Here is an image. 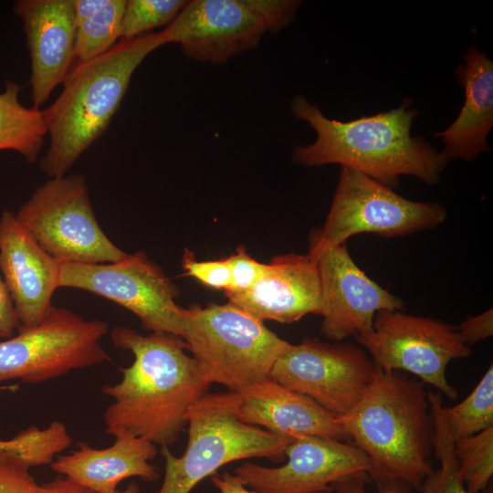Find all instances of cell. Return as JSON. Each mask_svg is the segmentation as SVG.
Instances as JSON below:
<instances>
[{"label": "cell", "instance_id": "cell-22", "mask_svg": "<svg viewBox=\"0 0 493 493\" xmlns=\"http://www.w3.org/2000/svg\"><path fill=\"white\" fill-rule=\"evenodd\" d=\"M21 90L20 84L7 80L0 91V151H15L33 163L47 131L42 110L23 105Z\"/></svg>", "mask_w": 493, "mask_h": 493}, {"label": "cell", "instance_id": "cell-10", "mask_svg": "<svg viewBox=\"0 0 493 493\" xmlns=\"http://www.w3.org/2000/svg\"><path fill=\"white\" fill-rule=\"evenodd\" d=\"M446 218V210L440 204L404 198L390 186L341 166L330 212L319 233L325 242L340 245L362 233L408 236L433 229Z\"/></svg>", "mask_w": 493, "mask_h": 493}, {"label": "cell", "instance_id": "cell-7", "mask_svg": "<svg viewBox=\"0 0 493 493\" xmlns=\"http://www.w3.org/2000/svg\"><path fill=\"white\" fill-rule=\"evenodd\" d=\"M16 217L60 263H112L127 255L100 226L80 174L49 178L19 207Z\"/></svg>", "mask_w": 493, "mask_h": 493}, {"label": "cell", "instance_id": "cell-26", "mask_svg": "<svg viewBox=\"0 0 493 493\" xmlns=\"http://www.w3.org/2000/svg\"><path fill=\"white\" fill-rule=\"evenodd\" d=\"M71 443L66 425L53 421L45 429L30 426L10 439L0 440V448L16 456L30 468L52 464L55 456Z\"/></svg>", "mask_w": 493, "mask_h": 493}, {"label": "cell", "instance_id": "cell-28", "mask_svg": "<svg viewBox=\"0 0 493 493\" xmlns=\"http://www.w3.org/2000/svg\"><path fill=\"white\" fill-rule=\"evenodd\" d=\"M184 0H129L126 3L121 40H131L170 25L184 7Z\"/></svg>", "mask_w": 493, "mask_h": 493}, {"label": "cell", "instance_id": "cell-11", "mask_svg": "<svg viewBox=\"0 0 493 493\" xmlns=\"http://www.w3.org/2000/svg\"><path fill=\"white\" fill-rule=\"evenodd\" d=\"M355 338L383 370L411 372L448 398H457L447 382L446 367L452 360L467 358L471 350L456 327L402 310H382L375 315L372 331Z\"/></svg>", "mask_w": 493, "mask_h": 493}, {"label": "cell", "instance_id": "cell-35", "mask_svg": "<svg viewBox=\"0 0 493 493\" xmlns=\"http://www.w3.org/2000/svg\"><path fill=\"white\" fill-rule=\"evenodd\" d=\"M17 326L13 302L0 270V338L12 337Z\"/></svg>", "mask_w": 493, "mask_h": 493}, {"label": "cell", "instance_id": "cell-19", "mask_svg": "<svg viewBox=\"0 0 493 493\" xmlns=\"http://www.w3.org/2000/svg\"><path fill=\"white\" fill-rule=\"evenodd\" d=\"M238 393V419L294 441L304 435L348 439L338 416L270 377Z\"/></svg>", "mask_w": 493, "mask_h": 493}, {"label": "cell", "instance_id": "cell-18", "mask_svg": "<svg viewBox=\"0 0 493 493\" xmlns=\"http://www.w3.org/2000/svg\"><path fill=\"white\" fill-rule=\"evenodd\" d=\"M226 296L262 321L291 323L308 314L320 315L322 309L319 271L309 253L273 257L249 289Z\"/></svg>", "mask_w": 493, "mask_h": 493}, {"label": "cell", "instance_id": "cell-30", "mask_svg": "<svg viewBox=\"0 0 493 493\" xmlns=\"http://www.w3.org/2000/svg\"><path fill=\"white\" fill-rule=\"evenodd\" d=\"M183 267L187 276L215 289L228 290L231 286V272L226 258L197 261L192 252L183 257Z\"/></svg>", "mask_w": 493, "mask_h": 493}, {"label": "cell", "instance_id": "cell-36", "mask_svg": "<svg viewBox=\"0 0 493 493\" xmlns=\"http://www.w3.org/2000/svg\"><path fill=\"white\" fill-rule=\"evenodd\" d=\"M211 481L220 493H258L253 489L249 490L236 475L227 471L214 474L211 476Z\"/></svg>", "mask_w": 493, "mask_h": 493}, {"label": "cell", "instance_id": "cell-37", "mask_svg": "<svg viewBox=\"0 0 493 493\" xmlns=\"http://www.w3.org/2000/svg\"><path fill=\"white\" fill-rule=\"evenodd\" d=\"M38 493H96L64 477L39 486Z\"/></svg>", "mask_w": 493, "mask_h": 493}, {"label": "cell", "instance_id": "cell-23", "mask_svg": "<svg viewBox=\"0 0 493 493\" xmlns=\"http://www.w3.org/2000/svg\"><path fill=\"white\" fill-rule=\"evenodd\" d=\"M428 402L434 420L433 446L440 467L431 472L418 489L420 493H470L459 475L455 456V441L443 413L440 393H429ZM481 493H493L492 483Z\"/></svg>", "mask_w": 493, "mask_h": 493}, {"label": "cell", "instance_id": "cell-33", "mask_svg": "<svg viewBox=\"0 0 493 493\" xmlns=\"http://www.w3.org/2000/svg\"><path fill=\"white\" fill-rule=\"evenodd\" d=\"M456 330L463 342L470 347L493 334V311L489 309L464 320Z\"/></svg>", "mask_w": 493, "mask_h": 493}, {"label": "cell", "instance_id": "cell-13", "mask_svg": "<svg viewBox=\"0 0 493 493\" xmlns=\"http://www.w3.org/2000/svg\"><path fill=\"white\" fill-rule=\"evenodd\" d=\"M309 254L315 261L321 294L320 330L341 341L372 331L382 310H403L404 301L371 279L353 261L346 243L331 245L311 232Z\"/></svg>", "mask_w": 493, "mask_h": 493}, {"label": "cell", "instance_id": "cell-3", "mask_svg": "<svg viewBox=\"0 0 493 493\" xmlns=\"http://www.w3.org/2000/svg\"><path fill=\"white\" fill-rule=\"evenodd\" d=\"M342 427L369 458L371 479L398 481L419 488L433 471L434 420L421 383L375 364L359 403L339 417Z\"/></svg>", "mask_w": 493, "mask_h": 493}, {"label": "cell", "instance_id": "cell-20", "mask_svg": "<svg viewBox=\"0 0 493 493\" xmlns=\"http://www.w3.org/2000/svg\"><path fill=\"white\" fill-rule=\"evenodd\" d=\"M115 438L112 446L103 449L80 442L78 449L54 460L51 468L96 493L113 492L120 482L131 477L146 482L159 479V469L150 464L158 454L153 443L131 435Z\"/></svg>", "mask_w": 493, "mask_h": 493}, {"label": "cell", "instance_id": "cell-27", "mask_svg": "<svg viewBox=\"0 0 493 493\" xmlns=\"http://www.w3.org/2000/svg\"><path fill=\"white\" fill-rule=\"evenodd\" d=\"M461 479L470 493H481L493 476V426L455 442Z\"/></svg>", "mask_w": 493, "mask_h": 493}, {"label": "cell", "instance_id": "cell-38", "mask_svg": "<svg viewBox=\"0 0 493 493\" xmlns=\"http://www.w3.org/2000/svg\"><path fill=\"white\" fill-rule=\"evenodd\" d=\"M110 493H140V488L136 483H131L123 491H113Z\"/></svg>", "mask_w": 493, "mask_h": 493}, {"label": "cell", "instance_id": "cell-32", "mask_svg": "<svg viewBox=\"0 0 493 493\" xmlns=\"http://www.w3.org/2000/svg\"><path fill=\"white\" fill-rule=\"evenodd\" d=\"M263 19L266 30L278 33L294 19L300 5L296 0H246Z\"/></svg>", "mask_w": 493, "mask_h": 493}, {"label": "cell", "instance_id": "cell-25", "mask_svg": "<svg viewBox=\"0 0 493 493\" xmlns=\"http://www.w3.org/2000/svg\"><path fill=\"white\" fill-rule=\"evenodd\" d=\"M443 413L455 442L493 426V366L468 396L454 406H443Z\"/></svg>", "mask_w": 493, "mask_h": 493}, {"label": "cell", "instance_id": "cell-29", "mask_svg": "<svg viewBox=\"0 0 493 493\" xmlns=\"http://www.w3.org/2000/svg\"><path fill=\"white\" fill-rule=\"evenodd\" d=\"M39 485L19 457L0 448V493H38Z\"/></svg>", "mask_w": 493, "mask_h": 493}, {"label": "cell", "instance_id": "cell-1", "mask_svg": "<svg viewBox=\"0 0 493 493\" xmlns=\"http://www.w3.org/2000/svg\"><path fill=\"white\" fill-rule=\"evenodd\" d=\"M110 338L116 348L131 351L134 361L120 369V383L102 387L113 400L103 415L106 434L142 437L162 447L173 444L191 406L208 393L207 375L176 335H142L118 326Z\"/></svg>", "mask_w": 493, "mask_h": 493}, {"label": "cell", "instance_id": "cell-5", "mask_svg": "<svg viewBox=\"0 0 493 493\" xmlns=\"http://www.w3.org/2000/svg\"><path fill=\"white\" fill-rule=\"evenodd\" d=\"M238 393H206L187 414L188 442L181 456L162 447L164 477L155 493H190L203 479L226 464L241 459H285L291 439L241 422L237 416Z\"/></svg>", "mask_w": 493, "mask_h": 493}, {"label": "cell", "instance_id": "cell-12", "mask_svg": "<svg viewBox=\"0 0 493 493\" xmlns=\"http://www.w3.org/2000/svg\"><path fill=\"white\" fill-rule=\"evenodd\" d=\"M374 369L372 358L354 344L305 339L287 346L269 377L341 417L359 403Z\"/></svg>", "mask_w": 493, "mask_h": 493}, {"label": "cell", "instance_id": "cell-8", "mask_svg": "<svg viewBox=\"0 0 493 493\" xmlns=\"http://www.w3.org/2000/svg\"><path fill=\"white\" fill-rule=\"evenodd\" d=\"M108 330L103 320L53 306L39 324L0 341V383H39L100 364L109 359L101 344Z\"/></svg>", "mask_w": 493, "mask_h": 493}, {"label": "cell", "instance_id": "cell-14", "mask_svg": "<svg viewBox=\"0 0 493 493\" xmlns=\"http://www.w3.org/2000/svg\"><path fill=\"white\" fill-rule=\"evenodd\" d=\"M287 462L267 467L246 461L234 469L240 481L258 493H316L344 478L368 474L370 462L356 445L304 435L285 450Z\"/></svg>", "mask_w": 493, "mask_h": 493}, {"label": "cell", "instance_id": "cell-4", "mask_svg": "<svg viewBox=\"0 0 493 493\" xmlns=\"http://www.w3.org/2000/svg\"><path fill=\"white\" fill-rule=\"evenodd\" d=\"M168 44L163 32L121 40L106 53L77 63L57 100L42 110L49 147L39 168L49 178L64 176L109 128L144 58Z\"/></svg>", "mask_w": 493, "mask_h": 493}, {"label": "cell", "instance_id": "cell-15", "mask_svg": "<svg viewBox=\"0 0 493 493\" xmlns=\"http://www.w3.org/2000/svg\"><path fill=\"white\" fill-rule=\"evenodd\" d=\"M266 31L246 0L187 1L163 30L168 44L176 43L189 58L210 64L255 48Z\"/></svg>", "mask_w": 493, "mask_h": 493}, {"label": "cell", "instance_id": "cell-9", "mask_svg": "<svg viewBox=\"0 0 493 493\" xmlns=\"http://www.w3.org/2000/svg\"><path fill=\"white\" fill-rule=\"evenodd\" d=\"M59 287L105 298L136 315L152 332L181 338L185 309L175 302L178 288L144 252L102 264L60 263Z\"/></svg>", "mask_w": 493, "mask_h": 493}, {"label": "cell", "instance_id": "cell-21", "mask_svg": "<svg viewBox=\"0 0 493 493\" xmlns=\"http://www.w3.org/2000/svg\"><path fill=\"white\" fill-rule=\"evenodd\" d=\"M456 75L465 102L455 121L435 134L444 143L440 153L447 163L455 159L471 161L490 152L488 136L493 127V62L471 46Z\"/></svg>", "mask_w": 493, "mask_h": 493}, {"label": "cell", "instance_id": "cell-16", "mask_svg": "<svg viewBox=\"0 0 493 493\" xmlns=\"http://www.w3.org/2000/svg\"><path fill=\"white\" fill-rule=\"evenodd\" d=\"M0 270L17 318L16 330L39 324L60 288V262L40 247L9 211L0 217Z\"/></svg>", "mask_w": 493, "mask_h": 493}, {"label": "cell", "instance_id": "cell-2", "mask_svg": "<svg viewBox=\"0 0 493 493\" xmlns=\"http://www.w3.org/2000/svg\"><path fill=\"white\" fill-rule=\"evenodd\" d=\"M410 103L406 100L388 111L340 121L326 117L303 95H296L290 110L316 131L317 138L309 145L297 146L293 160L305 166L338 163L390 187L401 175L436 184L447 163L423 138L412 136L418 112Z\"/></svg>", "mask_w": 493, "mask_h": 493}, {"label": "cell", "instance_id": "cell-31", "mask_svg": "<svg viewBox=\"0 0 493 493\" xmlns=\"http://www.w3.org/2000/svg\"><path fill=\"white\" fill-rule=\"evenodd\" d=\"M226 260L231 272V286L225 293H240L249 289L266 269V264L251 257L244 246H238Z\"/></svg>", "mask_w": 493, "mask_h": 493}, {"label": "cell", "instance_id": "cell-17", "mask_svg": "<svg viewBox=\"0 0 493 493\" xmlns=\"http://www.w3.org/2000/svg\"><path fill=\"white\" fill-rule=\"evenodd\" d=\"M14 13L23 23L29 51L33 108L39 109L68 77L75 59L72 0H18Z\"/></svg>", "mask_w": 493, "mask_h": 493}, {"label": "cell", "instance_id": "cell-24", "mask_svg": "<svg viewBox=\"0 0 493 493\" xmlns=\"http://www.w3.org/2000/svg\"><path fill=\"white\" fill-rule=\"evenodd\" d=\"M126 0H106L91 16L76 25L77 63L91 60L113 47L121 38Z\"/></svg>", "mask_w": 493, "mask_h": 493}, {"label": "cell", "instance_id": "cell-34", "mask_svg": "<svg viewBox=\"0 0 493 493\" xmlns=\"http://www.w3.org/2000/svg\"><path fill=\"white\" fill-rule=\"evenodd\" d=\"M366 474H361L340 480L331 485L327 490L316 493H367L364 488ZM379 488V493H410L409 486L398 482H388Z\"/></svg>", "mask_w": 493, "mask_h": 493}, {"label": "cell", "instance_id": "cell-6", "mask_svg": "<svg viewBox=\"0 0 493 493\" xmlns=\"http://www.w3.org/2000/svg\"><path fill=\"white\" fill-rule=\"evenodd\" d=\"M181 338L211 383L235 393L269 378L289 344L264 321L230 302L185 309Z\"/></svg>", "mask_w": 493, "mask_h": 493}]
</instances>
